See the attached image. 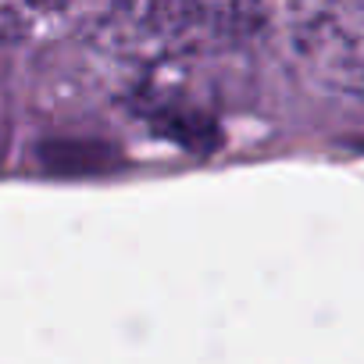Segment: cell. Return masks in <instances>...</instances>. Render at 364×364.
Instances as JSON below:
<instances>
[{"instance_id": "1", "label": "cell", "mask_w": 364, "mask_h": 364, "mask_svg": "<svg viewBox=\"0 0 364 364\" xmlns=\"http://www.w3.org/2000/svg\"><path fill=\"white\" fill-rule=\"evenodd\" d=\"M240 0H150L146 18L171 36L225 33L240 18Z\"/></svg>"}, {"instance_id": "2", "label": "cell", "mask_w": 364, "mask_h": 364, "mask_svg": "<svg viewBox=\"0 0 364 364\" xmlns=\"http://www.w3.org/2000/svg\"><path fill=\"white\" fill-rule=\"evenodd\" d=\"M43 161L50 171H100V168H114V150L100 146V143H50L43 146Z\"/></svg>"}]
</instances>
